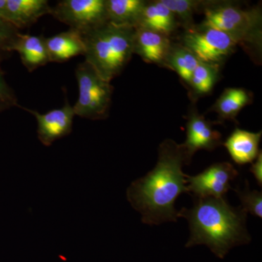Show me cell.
I'll return each mask as SVG.
<instances>
[{
  "label": "cell",
  "instance_id": "cell-1",
  "mask_svg": "<svg viewBox=\"0 0 262 262\" xmlns=\"http://www.w3.org/2000/svg\"><path fill=\"white\" fill-rule=\"evenodd\" d=\"M184 164L189 165L182 144L167 139L160 145L155 168L127 188V201L140 213L143 223L177 222L175 202L180 194L188 193L187 175L182 171Z\"/></svg>",
  "mask_w": 262,
  "mask_h": 262
},
{
  "label": "cell",
  "instance_id": "cell-2",
  "mask_svg": "<svg viewBox=\"0 0 262 262\" xmlns=\"http://www.w3.org/2000/svg\"><path fill=\"white\" fill-rule=\"evenodd\" d=\"M178 217L189 222L190 234L186 247L206 245L223 257L230 248L251 241L247 213L241 207L230 206L225 198H195L192 208H183Z\"/></svg>",
  "mask_w": 262,
  "mask_h": 262
},
{
  "label": "cell",
  "instance_id": "cell-3",
  "mask_svg": "<svg viewBox=\"0 0 262 262\" xmlns=\"http://www.w3.org/2000/svg\"><path fill=\"white\" fill-rule=\"evenodd\" d=\"M134 27L106 22L82 34L85 61L108 82L125 69L134 54Z\"/></svg>",
  "mask_w": 262,
  "mask_h": 262
},
{
  "label": "cell",
  "instance_id": "cell-4",
  "mask_svg": "<svg viewBox=\"0 0 262 262\" xmlns=\"http://www.w3.org/2000/svg\"><path fill=\"white\" fill-rule=\"evenodd\" d=\"M203 24L227 34L248 50H261V13L259 8L241 9L231 3H206Z\"/></svg>",
  "mask_w": 262,
  "mask_h": 262
},
{
  "label": "cell",
  "instance_id": "cell-5",
  "mask_svg": "<svg viewBox=\"0 0 262 262\" xmlns=\"http://www.w3.org/2000/svg\"><path fill=\"white\" fill-rule=\"evenodd\" d=\"M75 76L79 89L78 99L73 106L75 115L92 120L106 119L113 94L110 82L85 61L77 66Z\"/></svg>",
  "mask_w": 262,
  "mask_h": 262
},
{
  "label": "cell",
  "instance_id": "cell-6",
  "mask_svg": "<svg viewBox=\"0 0 262 262\" xmlns=\"http://www.w3.org/2000/svg\"><path fill=\"white\" fill-rule=\"evenodd\" d=\"M182 41L183 46L200 61L218 66L233 53L237 46L225 32L203 24L187 29Z\"/></svg>",
  "mask_w": 262,
  "mask_h": 262
},
{
  "label": "cell",
  "instance_id": "cell-7",
  "mask_svg": "<svg viewBox=\"0 0 262 262\" xmlns=\"http://www.w3.org/2000/svg\"><path fill=\"white\" fill-rule=\"evenodd\" d=\"M51 15L82 34L108 22L105 0H62Z\"/></svg>",
  "mask_w": 262,
  "mask_h": 262
},
{
  "label": "cell",
  "instance_id": "cell-8",
  "mask_svg": "<svg viewBox=\"0 0 262 262\" xmlns=\"http://www.w3.org/2000/svg\"><path fill=\"white\" fill-rule=\"evenodd\" d=\"M237 175V170L228 162L213 164L194 177L186 176L188 194L195 198H224Z\"/></svg>",
  "mask_w": 262,
  "mask_h": 262
},
{
  "label": "cell",
  "instance_id": "cell-9",
  "mask_svg": "<svg viewBox=\"0 0 262 262\" xmlns=\"http://www.w3.org/2000/svg\"><path fill=\"white\" fill-rule=\"evenodd\" d=\"M18 107L35 117L37 122L38 139L44 146H51L55 141L72 133L75 114L73 106H71L67 97H65V103L61 108L52 110L47 113L41 114L20 105Z\"/></svg>",
  "mask_w": 262,
  "mask_h": 262
},
{
  "label": "cell",
  "instance_id": "cell-10",
  "mask_svg": "<svg viewBox=\"0 0 262 262\" xmlns=\"http://www.w3.org/2000/svg\"><path fill=\"white\" fill-rule=\"evenodd\" d=\"M222 144V135L214 130L211 124L200 115L196 110H192L187 117V139L182 144L189 164L193 155L198 150L212 151Z\"/></svg>",
  "mask_w": 262,
  "mask_h": 262
},
{
  "label": "cell",
  "instance_id": "cell-11",
  "mask_svg": "<svg viewBox=\"0 0 262 262\" xmlns=\"http://www.w3.org/2000/svg\"><path fill=\"white\" fill-rule=\"evenodd\" d=\"M172 43L168 36L144 28H136L134 53L147 63L164 66Z\"/></svg>",
  "mask_w": 262,
  "mask_h": 262
},
{
  "label": "cell",
  "instance_id": "cell-12",
  "mask_svg": "<svg viewBox=\"0 0 262 262\" xmlns=\"http://www.w3.org/2000/svg\"><path fill=\"white\" fill-rule=\"evenodd\" d=\"M47 0H7L3 19L17 29L28 28L43 15H51Z\"/></svg>",
  "mask_w": 262,
  "mask_h": 262
},
{
  "label": "cell",
  "instance_id": "cell-13",
  "mask_svg": "<svg viewBox=\"0 0 262 262\" xmlns=\"http://www.w3.org/2000/svg\"><path fill=\"white\" fill-rule=\"evenodd\" d=\"M46 44L50 62L63 63L74 57L84 56L85 51L83 35L75 29L46 38Z\"/></svg>",
  "mask_w": 262,
  "mask_h": 262
},
{
  "label": "cell",
  "instance_id": "cell-14",
  "mask_svg": "<svg viewBox=\"0 0 262 262\" xmlns=\"http://www.w3.org/2000/svg\"><path fill=\"white\" fill-rule=\"evenodd\" d=\"M261 131L258 133L234 129L233 132L224 143L232 160L237 165L253 163L256 159L259 149Z\"/></svg>",
  "mask_w": 262,
  "mask_h": 262
},
{
  "label": "cell",
  "instance_id": "cell-15",
  "mask_svg": "<svg viewBox=\"0 0 262 262\" xmlns=\"http://www.w3.org/2000/svg\"><path fill=\"white\" fill-rule=\"evenodd\" d=\"M14 51L18 52L24 67L29 72L46 66L50 62L46 37L20 33L15 45Z\"/></svg>",
  "mask_w": 262,
  "mask_h": 262
},
{
  "label": "cell",
  "instance_id": "cell-16",
  "mask_svg": "<svg viewBox=\"0 0 262 262\" xmlns=\"http://www.w3.org/2000/svg\"><path fill=\"white\" fill-rule=\"evenodd\" d=\"M178 22L171 11L159 1L146 2L136 28H144L170 35L177 29ZM135 28V29H136Z\"/></svg>",
  "mask_w": 262,
  "mask_h": 262
},
{
  "label": "cell",
  "instance_id": "cell-17",
  "mask_svg": "<svg viewBox=\"0 0 262 262\" xmlns=\"http://www.w3.org/2000/svg\"><path fill=\"white\" fill-rule=\"evenodd\" d=\"M110 23L136 28L146 2L143 0H105Z\"/></svg>",
  "mask_w": 262,
  "mask_h": 262
},
{
  "label": "cell",
  "instance_id": "cell-18",
  "mask_svg": "<svg viewBox=\"0 0 262 262\" xmlns=\"http://www.w3.org/2000/svg\"><path fill=\"white\" fill-rule=\"evenodd\" d=\"M251 102V96L246 90L229 88L223 91L211 110L218 114L220 120H235L243 108Z\"/></svg>",
  "mask_w": 262,
  "mask_h": 262
},
{
  "label": "cell",
  "instance_id": "cell-19",
  "mask_svg": "<svg viewBox=\"0 0 262 262\" xmlns=\"http://www.w3.org/2000/svg\"><path fill=\"white\" fill-rule=\"evenodd\" d=\"M199 63L194 53L185 46L172 44L164 66L175 71L186 83L189 84Z\"/></svg>",
  "mask_w": 262,
  "mask_h": 262
},
{
  "label": "cell",
  "instance_id": "cell-20",
  "mask_svg": "<svg viewBox=\"0 0 262 262\" xmlns=\"http://www.w3.org/2000/svg\"><path fill=\"white\" fill-rule=\"evenodd\" d=\"M220 66L200 61L193 72L189 85L196 96L208 94L218 80Z\"/></svg>",
  "mask_w": 262,
  "mask_h": 262
},
{
  "label": "cell",
  "instance_id": "cell-21",
  "mask_svg": "<svg viewBox=\"0 0 262 262\" xmlns=\"http://www.w3.org/2000/svg\"><path fill=\"white\" fill-rule=\"evenodd\" d=\"M175 15L176 18L187 25V29L193 27V15L201 5V1L193 0H161Z\"/></svg>",
  "mask_w": 262,
  "mask_h": 262
},
{
  "label": "cell",
  "instance_id": "cell-22",
  "mask_svg": "<svg viewBox=\"0 0 262 262\" xmlns=\"http://www.w3.org/2000/svg\"><path fill=\"white\" fill-rule=\"evenodd\" d=\"M19 34L18 29L4 19L0 18V68L1 63L14 52Z\"/></svg>",
  "mask_w": 262,
  "mask_h": 262
},
{
  "label": "cell",
  "instance_id": "cell-23",
  "mask_svg": "<svg viewBox=\"0 0 262 262\" xmlns=\"http://www.w3.org/2000/svg\"><path fill=\"white\" fill-rule=\"evenodd\" d=\"M241 202V208L246 213H251L255 216L262 217V192L249 189L248 182L246 181L244 190L234 189Z\"/></svg>",
  "mask_w": 262,
  "mask_h": 262
},
{
  "label": "cell",
  "instance_id": "cell-24",
  "mask_svg": "<svg viewBox=\"0 0 262 262\" xmlns=\"http://www.w3.org/2000/svg\"><path fill=\"white\" fill-rule=\"evenodd\" d=\"M18 106L16 95L7 83L4 72L0 68V113L15 106L18 107Z\"/></svg>",
  "mask_w": 262,
  "mask_h": 262
},
{
  "label": "cell",
  "instance_id": "cell-25",
  "mask_svg": "<svg viewBox=\"0 0 262 262\" xmlns=\"http://www.w3.org/2000/svg\"><path fill=\"white\" fill-rule=\"evenodd\" d=\"M250 171L254 176L258 185L261 187L262 186V153L260 150L257 158L255 160L254 163L251 165L250 168Z\"/></svg>",
  "mask_w": 262,
  "mask_h": 262
},
{
  "label": "cell",
  "instance_id": "cell-26",
  "mask_svg": "<svg viewBox=\"0 0 262 262\" xmlns=\"http://www.w3.org/2000/svg\"><path fill=\"white\" fill-rule=\"evenodd\" d=\"M7 0H0V18H3V12H4Z\"/></svg>",
  "mask_w": 262,
  "mask_h": 262
}]
</instances>
